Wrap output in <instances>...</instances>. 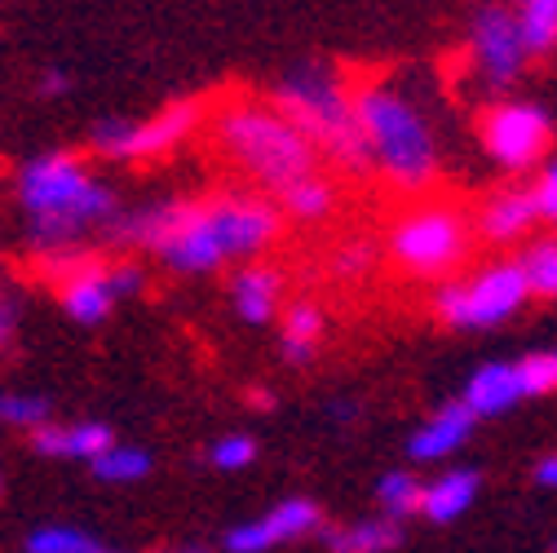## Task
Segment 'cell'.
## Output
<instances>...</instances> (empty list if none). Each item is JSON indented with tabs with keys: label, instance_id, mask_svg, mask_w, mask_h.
Returning a JSON list of instances; mask_svg holds the SVG:
<instances>
[{
	"label": "cell",
	"instance_id": "f1b7e54d",
	"mask_svg": "<svg viewBox=\"0 0 557 553\" xmlns=\"http://www.w3.org/2000/svg\"><path fill=\"white\" fill-rule=\"evenodd\" d=\"M252 460H257V439H248V434H226V439H218L213 447H208V465H218L226 474L248 469Z\"/></svg>",
	"mask_w": 557,
	"mask_h": 553
},
{
	"label": "cell",
	"instance_id": "9a60e30c",
	"mask_svg": "<svg viewBox=\"0 0 557 553\" xmlns=\"http://www.w3.org/2000/svg\"><path fill=\"white\" fill-rule=\"evenodd\" d=\"M535 222H540V209H535L531 186H505V191H496L492 199L482 204L478 231L492 244H509V239H522Z\"/></svg>",
	"mask_w": 557,
	"mask_h": 553
},
{
	"label": "cell",
	"instance_id": "30bf717a",
	"mask_svg": "<svg viewBox=\"0 0 557 553\" xmlns=\"http://www.w3.org/2000/svg\"><path fill=\"white\" fill-rule=\"evenodd\" d=\"M478 133H482V147L500 169L509 173H522V169H535L553 143V120L535 107V102H496L486 107L482 120H478Z\"/></svg>",
	"mask_w": 557,
	"mask_h": 553
},
{
	"label": "cell",
	"instance_id": "1f68e13d",
	"mask_svg": "<svg viewBox=\"0 0 557 553\" xmlns=\"http://www.w3.org/2000/svg\"><path fill=\"white\" fill-rule=\"evenodd\" d=\"M14 328H18V310H14V302H5L0 306V355H5V345L14 341Z\"/></svg>",
	"mask_w": 557,
	"mask_h": 553
},
{
	"label": "cell",
	"instance_id": "d6986e66",
	"mask_svg": "<svg viewBox=\"0 0 557 553\" xmlns=\"http://www.w3.org/2000/svg\"><path fill=\"white\" fill-rule=\"evenodd\" d=\"M319 336H323V310L314 302H293L284 310V341H278L284 359L306 368L314 359V351H319Z\"/></svg>",
	"mask_w": 557,
	"mask_h": 553
},
{
	"label": "cell",
	"instance_id": "e575fe53",
	"mask_svg": "<svg viewBox=\"0 0 557 553\" xmlns=\"http://www.w3.org/2000/svg\"><path fill=\"white\" fill-rule=\"evenodd\" d=\"M332 417H336V421H355V417H359V403H355V398H336V403H332Z\"/></svg>",
	"mask_w": 557,
	"mask_h": 553
},
{
	"label": "cell",
	"instance_id": "5b68a950",
	"mask_svg": "<svg viewBox=\"0 0 557 553\" xmlns=\"http://www.w3.org/2000/svg\"><path fill=\"white\" fill-rule=\"evenodd\" d=\"M355 111H359V128H363L368 151H372V169L407 195L430 191L438 177V143H434V128H430L425 111L394 81L359 85Z\"/></svg>",
	"mask_w": 557,
	"mask_h": 553
},
{
	"label": "cell",
	"instance_id": "3957f363",
	"mask_svg": "<svg viewBox=\"0 0 557 553\" xmlns=\"http://www.w3.org/2000/svg\"><path fill=\"white\" fill-rule=\"evenodd\" d=\"M208 124H213V143L222 147V156L274 199L293 182L319 173V151L310 147V137L274 102L231 98L213 111Z\"/></svg>",
	"mask_w": 557,
	"mask_h": 553
},
{
	"label": "cell",
	"instance_id": "83f0119b",
	"mask_svg": "<svg viewBox=\"0 0 557 553\" xmlns=\"http://www.w3.org/2000/svg\"><path fill=\"white\" fill-rule=\"evenodd\" d=\"M518 372H522V390H527V398L553 394V390H557V351H535V355L518 359Z\"/></svg>",
	"mask_w": 557,
	"mask_h": 553
},
{
	"label": "cell",
	"instance_id": "2e32d148",
	"mask_svg": "<svg viewBox=\"0 0 557 553\" xmlns=\"http://www.w3.org/2000/svg\"><path fill=\"white\" fill-rule=\"evenodd\" d=\"M32 447L40 456H58V460H98L107 447H115V434L102 421H76V426H40L32 430Z\"/></svg>",
	"mask_w": 557,
	"mask_h": 553
},
{
	"label": "cell",
	"instance_id": "277c9868",
	"mask_svg": "<svg viewBox=\"0 0 557 553\" xmlns=\"http://www.w3.org/2000/svg\"><path fill=\"white\" fill-rule=\"evenodd\" d=\"M270 102L284 111L306 137L310 147L336 164L341 173H372V151L368 137L359 128V111H355V89L341 81V72L332 62L306 58L297 66H288L278 76Z\"/></svg>",
	"mask_w": 557,
	"mask_h": 553
},
{
	"label": "cell",
	"instance_id": "cb8c5ba5",
	"mask_svg": "<svg viewBox=\"0 0 557 553\" xmlns=\"http://www.w3.org/2000/svg\"><path fill=\"white\" fill-rule=\"evenodd\" d=\"M372 266H376V248L368 239H345L327 257V274H332V280H341V284H359Z\"/></svg>",
	"mask_w": 557,
	"mask_h": 553
},
{
	"label": "cell",
	"instance_id": "74e56055",
	"mask_svg": "<svg viewBox=\"0 0 557 553\" xmlns=\"http://www.w3.org/2000/svg\"><path fill=\"white\" fill-rule=\"evenodd\" d=\"M94 553H124V549H107V544H98V549H94Z\"/></svg>",
	"mask_w": 557,
	"mask_h": 553
},
{
	"label": "cell",
	"instance_id": "5bb4252c",
	"mask_svg": "<svg viewBox=\"0 0 557 553\" xmlns=\"http://www.w3.org/2000/svg\"><path fill=\"white\" fill-rule=\"evenodd\" d=\"M460 398H465V407L473 411V417H500V411L518 407L527 398L518 364H482L465 381V394Z\"/></svg>",
	"mask_w": 557,
	"mask_h": 553
},
{
	"label": "cell",
	"instance_id": "ffe728a7",
	"mask_svg": "<svg viewBox=\"0 0 557 553\" xmlns=\"http://www.w3.org/2000/svg\"><path fill=\"white\" fill-rule=\"evenodd\" d=\"M278 209H284L288 218H297V222H323L336 209V186H332V177L310 173V177L293 182L284 195H278Z\"/></svg>",
	"mask_w": 557,
	"mask_h": 553
},
{
	"label": "cell",
	"instance_id": "8d00e7d4",
	"mask_svg": "<svg viewBox=\"0 0 557 553\" xmlns=\"http://www.w3.org/2000/svg\"><path fill=\"white\" fill-rule=\"evenodd\" d=\"M169 553H208L203 544H177V549H169Z\"/></svg>",
	"mask_w": 557,
	"mask_h": 553
},
{
	"label": "cell",
	"instance_id": "6da1fadb",
	"mask_svg": "<svg viewBox=\"0 0 557 553\" xmlns=\"http://www.w3.org/2000/svg\"><path fill=\"white\" fill-rule=\"evenodd\" d=\"M284 231V209L252 191L208 199H156L128 209L107 231L120 248L156 253L177 274H213L226 261H257Z\"/></svg>",
	"mask_w": 557,
	"mask_h": 553
},
{
	"label": "cell",
	"instance_id": "8fae6325",
	"mask_svg": "<svg viewBox=\"0 0 557 553\" xmlns=\"http://www.w3.org/2000/svg\"><path fill=\"white\" fill-rule=\"evenodd\" d=\"M310 531H319V505L306 501V496H297V501L274 505V509H270L265 518H257V523L231 527L226 549H231V553H265V549H274V544L301 540V536H310Z\"/></svg>",
	"mask_w": 557,
	"mask_h": 553
},
{
	"label": "cell",
	"instance_id": "52a82bcc",
	"mask_svg": "<svg viewBox=\"0 0 557 553\" xmlns=\"http://www.w3.org/2000/svg\"><path fill=\"white\" fill-rule=\"evenodd\" d=\"M531 280H527V266L522 257L518 261H496L469 280H451L438 288L434 297V310L447 328H460V332H482V328H496L505 319H513L527 302H531Z\"/></svg>",
	"mask_w": 557,
	"mask_h": 553
},
{
	"label": "cell",
	"instance_id": "484cf974",
	"mask_svg": "<svg viewBox=\"0 0 557 553\" xmlns=\"http://www.w3.org/2000/svg\"><path fill=\"white\" fill-rule=\"evenodd\" d=\"M98 540L76 527H40L27 540V553H94Z\"/></svg>",
	"mask_w": 557,
	"mask_h": 553
},
{
	"label": "cell",
	"instance_id": "7c38bea8",
	"mask_svg": "<svg viewBox=\"0 0 557 553\" xmlns=\"http://www.w3.org/2000/svg\"><path fill=\"white\" fill-rule=\"evenodd\" d=\"M473 426H478V417L465 407V398L443 403L434 417L407 439V456H411V460H443V456H451L456 447H465V439L473 434Z\"/></svg>",
	"mask_w": 557,
	"mask_h": 553
},
{
	"label": "cell",
	"instance_id": "7a4b0ae2",
	"mask_svg": "<svg viewBox=\"0 0 557 553\" xmlns=\"http://www.w3.org/2000/svg\"><path fill=\"white\" fill-rule=\"evenodd\" d=\"M18 204L40 253L81 248L85 235L111 231L120 218L115 191L98 182L89 164L72 151H49L27 160L18 169Z\"/></svg>",
	"mask_w": 557,
	"mask_h": 553
},
{
	"label": "cell",
	"instance_id": "d590c367",
	"mask_svg": "<svg viewBox=\"0 0 557 553\" xmlns=\"http://www.w3.org/2000/svg\"><path fill=\"white\" fill-rule=\"evenodd\" d=\"M248 398H252V403H257L261 411H270V407H274V394H270V390H252Z\"/></svg>",
	"mask_w": 557,
	"mask_h": 553
},
{
	"label": "cell",
	"instance_id": "8992f818",
	"mask_svg": "<svg viewBox=\"0 0 557 553\" xmlns=\"http://www.w3.org/2000/svg\"><path fill=\"white\" fill-rule=\"evenodd\" d=\"M385 253L407 280H451L473 253V231L451 204H416L394 218Z\"/></svg>",
	"mask_w": 557,
	"mask_h": 553
},
{
	"label": "cell",
	"instance_id": "ab89813d",
	"mask_svg": "<svg viewBox=\"0 0 557 553\" xmlns=\"http://www.w3.org/2000/svg\"><path fill=\"white\" fill-rule=\"evenodd\" d=\"M0 496H5V478H0Z\"/></svg>",
	"mask_w": 557,
	"mask_h": 553
},
{
	"label": "cell",
	"instance_id": "836d02e7",
	"mask_svg": "<svg viewBox=\"0 0 557 553\" xmlns=\"http://www.w3.org/2000/svg\"><path fill=\"white\" fill-rule=\"evenodd\" d=\"M36 89H40L45 98H58V94H66V76H62V72H45Z\"/></svg>",
	"mask_w": 557,
	"mask_h": 553
},
{
	"label": "cell",
	"instance_id": "4fadbf2b",
	"mask_svg": "<svg viewBox=\"0 0 557 553\" xmlns=\"http://www.w3.org/2000/svg\"><path fill=\"white\" fill-rule=\"evenodd\" d=\"M278 297H284V274L261 261H244L231 274V306L239 310L244 323H270L278 315Z\"/></svg>",
	"mask_w": 557,
	"mask_h": 553
},
{
	"label": "cell",
	"instance_id": "d6a6232c",
	"mask_svg": "<svg viewBox=\"0 0 557 553\" xmlns=\"http://www.w3.org/2000/svg\"><path fill=\"white\" fill-rule=\"evenodd\" d=\"M535 482H540V488H553L557 492V452L535 460Z\"/></svg>",
	"mask_w": 557,
	"mask_h": 553
},
{
	"label": "cell",
	"instance_id": "d4e9b609",
	"mask_svg": "<svg viewBox=\"0 0 557 553\" xmlns=\"http://www.w3.org/2000/svg\"><path fill=\"white\" fill-rule=\"evenodd\" d=\"M522 266H527V280H531L535 297H557V239H544V244L527 248Z\"/></svg>",
	"mask_w": 557,
	"mask_h": 553
},
{
	"label": "cell",
	"instance_id": "4dcf8cb0",
	"mask_svg": "<svg viewBox=\"0 0 557 553\" xmlns=\"http://www.w3.org/2000/svg\"><path fill=\"white\" fill-rule=\"evenodd\" d=\"M531 195H535V209H540V218H544V222H557V160L540 169V177H535Z\"/></svg>",
	"mask_w": 557,
	"mask_h": 553
},
{
	"label": "cell",
	"instance_id": "f35d334b",
	"mask_svg": "<svg viewBox=\"0 0 557 553\" xmlns=\"http://www.w3.org/2000/svg\"><path fill=\"white\" fill-rule=\"evenodd\" d=\"M5 302H10V297H5V284H0V306H5Z\"/></svg>",
	"mask_w": 557,
	"mask_h": 553
},
{
	"label": "cell",
	"instance_id": "ba28073f",
	"mask_svg": "<svg viewBox=\"0 0 557 553\" xmlns=\"http://www.w3.org/2000/svg\"><path fill=\"white\" fill-rule=\"evenodd\" d=\"M199 120H203V107L195 98H177L151 120H98L89 133V147L120 164H143L177 151Z\"/></svg>",
	"mask_w": 557,
	"mask_h": 553
},
{
	"label": "cell",
	"instance_id": "4316f807",
	"mask_svg": "<svg viewBox=\"0 0 557 553\" xmlns=\"http://www.w3.org/2000/svg\"><path fill=\"white\" fill-rule=\"evenodd\" d=\"M0 421L14 430H40L49 426V403L36 394H5L0 398Z\"/></svg>",
	"mask_w": 557,
	"mask_h": 553
},
{
	"label": "cell",
	"instance_id": "9c48e42d",
	"mask_svg": "<svg viewBox=\"0 0 557 553\" xmlns=\"http://www.w3.org/2000/svg\"><path fill=\"white\" fill-rule=\"evenodd\" d=\"M469 58H473L486 89H496V94L509 89L531 58L518 14L496 5V0H482L469 19Z\"/></svg>",
	"mask_w": 557,
	"mask_h": 553
},
{
	"label": "cell",
	"instance_id": "7402d4cb",
	"mask_svg": "<svg viewBox=\"0 0 557 553\" xmlns=\"http://www.w3.org/2000/svg\"><path fill=\"white\" fill-rule=\"evenodd\" d=\"M518 23H522V36H527L531 53L557 49V0H522Z\"/></svg>",
	"mask_w": 557,
	"mask_h": 553
},
{
	"label": "cell",
	"instance_id": "44dd1931",
	"mask_svg": "<svg viewBox=\"0 0 557 553\" xmlns=\"http://www.w3.org/2000/svg\"><path fill=\"white\" fill-rule=\"evenodd\" d=\"M421 496H425V482L416 474H403V469H394V474H385L376 482V505L394 523H403L407 514H421Z\"/></svg>",
	"mask_w": 557,
	"mask_h": 553
},
{
	"label": "cell",
	"instance_id": "e0dca14e",
	"mask_svg": "<svg viewBox=\"0 0 557 553\" xmlns=\"http://www.w3.org/2000/svg\"><path fill=\"white\" fill-rule=\"evenodd\" d=\"M478 501V474L473 469H447L434 482H425V496H421V514L430 523H451L460 518L469 505Z\"/></svg>",
	"mask_w": 557,
	"mask_h": 553
},
{
	"label": "cell",
	"instance_id": "603a6c76",
	"mask_svg": "<svg viewBox=\"0 0 557 553\" xmlns=\"http://www.w3.org/2000/svg\"><path fill=\"white\" fill-rule=\"evenodd\" d=\"M94 474H98L102 482H137V478L151 474V456H147L143 447L115 443V447H107V452L94 460Z\"/></svg>",
	"mask_w": 557,
	"mask_h": 553
},
{
	"label": "cell",
	"instance_id": "f546056e",
	"mask_svg": "<svg viewBox=\"0 0 557 553\" xmlns=\"http://www.w3.org/2000/svg\"><path fill=\"white\" fill-rule=\"evenodd\" d=\"M107 274H111V293H115V302H124V297H137L147 288V270L137 266V261H107Z\"/></svg>",
	"mask_w": 557,
	"mask_h": 553
},
{
	"label": "cell",
	"instance_id": "ac0fdd59",
	"mask_svg": "<svg viewBox=\"0 0 557 553\" xmlns=\"http://www.w3.org/2000/svg\"><path fill=\"white\" fill-rule=\"evenodd\" d=\"M332 553H389L403 540V527L394 518H359L350 527H327L323 531Z\"/></svg>",
	"mask_w": 557,
	"mask_h": 553
}]
</instances>
